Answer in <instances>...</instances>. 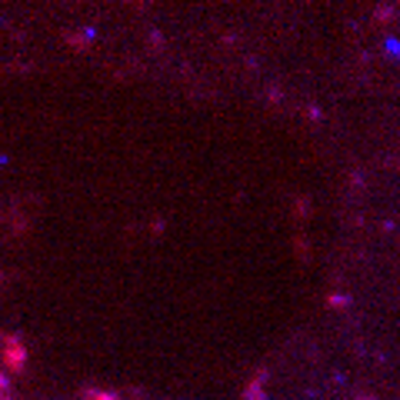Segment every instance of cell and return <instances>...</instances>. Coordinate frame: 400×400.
I'll use <instances>...</instances> for the list:
<instances>
[{"mask_svg": "<svg viewBox=\"0 0 400 400\" xmlns=\"http://www.w3.org/2000/svg\"><path fill=\"white\" fill-rule=\"evenodd\" d=\"M4 360H7V367L11 370H23V360H27V350L17 337H7L4 340Z\"/></svg>", "mask_w": 400, "mask_h": 400, "instance_id": "cell-1", "label": "cell"}, {"mask_svg": "<svg viewBox=\"0 0 400 400\" xmlns=\"http://www.w3.org/2000/svg\"><path fill=\"white\" fill-rule=\"evenodd\" d=\"M264 380H267V370H257V377H254L247 387H244V400H267Z\"/></svg>", "mask_w": 400, "mask_h": 400, "instance_id": "cell-2", "label": "cell"}, {"mask_svg": "<svg viewBox=\"0 0 400 400\" xmlns=\"http://www.w3.org/2000/svg\"><path fill=\"white\" fill-rule=\"evenodd\" d=\"M84 397L87 400H120L117 394H107V390H90V387L84 390Z\"/></svg>", "mask_w": 400, "mask_h": 400, "instance_id": "cell-3", "label": "cell"}, {"mask_svg": "<svg viewBox=\"0 0 400 400\" xmlns=\"http://www.w3.org/2000/svg\"><path fill=\"white\" fill-rule=\"evenodd\" d=\"M327 303H330V307H350V297H347V293H330Z\"/></svg>", "mask_w": 400, "mask_h": 400, "instance_id": "cell-4", "label": "cell"}, {"mask_svg": "<svg viewBox=\"0 0 400 400\" xmlns=\"http://www.w3.org/2000/svg\"><path fill=\"white\" fill-rule=\"evenodd\" d=\"M307 214H310V200L301 197V200H297V217H307Z\"/></svg>", "mask_w": 400, "mask_h": 400, "instance_id": "cell-5", "label": "cell"}, {"mask_svg": "<svg viewBox=\"0 0 400 400\" xmlns=\"http://www.w3.org/2000/svg\"><path fill=\"white\" fill-rule=\"evenodd\" d=\"M394 7H377V21H394Z\"/></svg>", "mask_w": 400, "mask_h": 400, "instance_id": "cell-6", "label": "cell"}, {"mask_svg": "<svg viewBox=\"0 0 400 400\" xmlns=\"http://www.w3.org/2000/svg\"><path fill=\"white\" fill-rule=\"evenodd\" d=\"M297 254H301V260H310V244L297 240Z\"/></svg>", "mask_w": 400, "mask_h": 400, "instance_id": "cell-7", "label": "cell"}, {"mask_svg": "<svg viewBox=\"0 0 400 400\" xmlns=\"http://www.w3.org/2000/svg\"><path fill=\"white\" fill-rule=\"evenodd\" d=\"M357 400H377V397H370V394H357Z\"/></svg>", "mask_w": 400, "mask_h": 400, "instance_id": "cell-8", "label": "cell"}, {"mask_svg": "<svg viewBox=\"0 0 400 400\" xmlns=\"http://www.w3.org/2000/svg\"><path fill=\"white\" fill-rule=\"evenodd\" d=\"M0 400H7V397H0Z\"/></svg>", "mask_w": 400, "mask_h": 400, "instance_id": "cell-9", "label": "cell"}]
</instances>
